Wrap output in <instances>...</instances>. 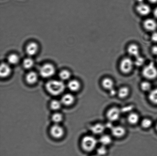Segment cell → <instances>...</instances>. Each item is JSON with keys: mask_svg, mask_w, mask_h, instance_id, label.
I'll return each mask as SVG.
<instances>
[{"mask_svg": "<svg viewBox=\"0 0 157 156\" xmlns=\"http://www.w3.org/2000/svg\"><path fill=\"white\" fill-rule=\"evenodd\" d=\"M61 102L58 100H53L51 103V107L53 110H56L59 109L61 107Z\"/></svg>", "mask_w": 157, "mask_h": 156, "instance_id": "obj_31", "label": "cell"}, {"mask_svg": "<svg viewBox=\"0 0 157 156\" xmlns=\"http://www.w3.org/2000/svg\"><path fill=\"white\" fill-rule=\"evenodd\" d=\"M156 62H157V59H156Z\"/></svg>", "mask_w": 157, "mask_h": 156, "instance_id": "obj_40", "label": "cell"}, {"mask_svg": "<svg viewBox=\"0 0 157 156\" xmlns=\"http://www.w3.org/2000/svg\"><path fill=\"white\" fill-rule=\"evenodd\" d=\"M107 153V150L105 146L101 145L97 150V155L99 156L105 155Z\"/></svg>", "mask_w": 157, "mask_h": 156, "instance_id": "obj_28", "label": "cell"}, {"mask_svg": "<svg viewBox=\"0 0 157 156\" xmlns=\"http://www.w3.org/2000/svg\"><path fill=\"white\" fill-rule=\"evenodd\" d=\"M156 130H157V124L156 126Z\"/></svg>", "mask_w": 157, "mask_h": 156, "instance_id": "obj_38", "label": "cell"}, {"mask_svg": "<svg viewBox=\"0 0 157 156\" xmlns=\"http://www.w3.org/2000/svg\"><path fill=\"white\" fill-rule=\"evenodd\" d=\"M55 72V67L50 63L44 64L41 67L40 70L41 75L45 78L51 77L54 74Z\"/></svg>", "mask_w": 157, "mask_h": 156, "instance_id": "obj_5", "label": "cell"}, {"mask_svg": "<svg viewBox=\"0 0 157 156\" xmlns=\"http://www.w3.org/2000/svg\"><path fill=\"white\" fill-rule=\"evenodd\" d=\"M152 53L153 54L157 56V45H154L151 48Z\"/></svg>", "mask_w": 157, "mask_h": 156, "instance_id": "obj_34", "label": "cell"}, {"mask_svg": "<svg viewBox=\"0 0 157 156\" xmlns=\"http://www.w3.org/2000/svg\"><path fill=\"white\" fill-rule=\"evenodd\" d=\"M127 52L130 56L136 57L140 56V48L136 44H132L128 47Z\"/></svg>", "mask_w": 157, "mask_h": 156, "instance_id": "obj_12", "label": "cell"}, {"mask_svg": "<svg viewBox=\"0 0 157 156\" xmlns=\"http://www.w3.org/2000/svg\"><path fill=\"white\" fill-rule=\"evenodd\" d=\"M153 14L154 16L157 19V7L154 10Z\"/></svg>", "mask_w": 157, "mask_h": 156, "instance_id": "obj_35", "label": "cell"}, {"mask_svg": "<svg viewBox=\"0 0 157 156\" xmlns=\"http://www.w3.org/2000/svg\"><path fill=\"white\" fill-rule=\"evenodd\" d=\"M134 65V61L131 59L129 57L124 58L120 63V70L124 74H129L133 70Z\"/></svg>", "mask_w": 157, "mask_h": 156, "instance_id": "obj_4", "label": "cell"}, {"mask_svg": "<svg viewBox=\"0 0 157 156\" xmlns=\"http://www.w3.org/2000/svg\"><path fill=\"white\" fill-rule=\"evenodd\" d=\"M98 156V155H94V156Z\"/></svg>", "mask_w": 157, "mask_h": 156, "instance_id": "obj_39", "label": "cell"}, {"mask_svg": "<svg viewBox=\"0 0 157 156\" xmlns=\"http://www.w3.org/2000/svg\"><path fill=\"white\" fill-rule=\"evenodd\" d=\"M151 41L154 42H157V32H153L151 36Z\"/></svg>", "mask_w": 157, "mask_h": 156, "instance_id": "obj_32", "label": "cell"}, {"mask_svg": "<svg viewBox=\"0 0 157 156\" xmlns=\"http://www.w3.org/2000/svg\"><path fill=\"white\" fill-rule=\"evenodd\" d=\"M11 70L10 67L8 64L2 63L0 68V75L2 78L7 77L10 74Z\"/></svg>", "mask_w": 157, "mask_h": 156, "instance_id": "obj_15", "label": "cell"}, {"mask_svg": "<svg viewBox=\"0 0 157 156\" xmlns=\"http://www.w3.org/2000/svg\"><path fill=\"white\" fill-rule=\"evenodd\" d=\"M111 131L112 135L117 138H121L124 136L126 133L125 128L120 126L112 127L111 128Z\"/></svg>", "mask_w": 157, "mask_h": 156, "instance_id": "obj_9", "label": "cell"}, {"mask_svg": "<svg viewBox=\"0 0 157 156\" xmlns=\"http://www.w3.org/2000/svg\"><path fill=\"white\" fill-rule=\"evenodd\" d=\"M109 91H110V94L111 96H114L117 94V91L114 88L110 90Z\"/></svg>", "mask_w": 157, "mask_h": 156, "instance_id": "obj_33", "label": "cell"}, {"mask_svg": "<svg viewBox=\"0 0 157 156\" xmlns=\"http://www.w3.org/2000/svg\"><path fill=\"white\" fill-rule=\"evenodd\" d=\"M148 97L151 102L155 104H157V88L151 90L150 92Z\"/></svg>", "mask_w": 157, "mask_h": 156, "instance_id": "obj_22", "label": "cell"}, {"mask_svg": "<svg viewBox=\"0 0 157 156\" xmlns=\"http://www.w3.org/2000/svg\"><path fill=\"white\" fill-rule=\"evenodd\" d=\"M59 77L62 80H67L70 78L71 73L70 71L67 70H63L59 73Z\"/></svg>", "mask_w": 157, "mask_h": 156, "instance_id": "obj_29", "label": "cell"}, {"mask_svg": "<svg viewBox=\"0 0 157 156\" xmlns=\"http://www.w3.org/2000/svg\"><path fill=\"white\" fill-rule=\"evenodd\" d=\"M138 2V4H141V3H144V0H136Z\"/></svg>", "mask_w": 157, "mask_h": 156, "instance_id": "obj_37", "label": "cell"}, {"mask_svg": "<svg viewBox=\"0 0 157 156\" xmlns=\"http://www.w3.org/2000/svg\"><path fill=\"white\" fill-rule=\"evenodd\" d=\"M105 129V126L101 123H97L92 126L91 131L94 134L99 135L102 134Z\"/></svg>", "mask_w": 157, "mask_h": 156, "instance_id": "obj_13", "label": "cell"}, {"mask_svg": "<svg viewBox=\"0 0 157 156\" xmlns=\"http://www.w3.org/2000/svg\"><path fill=\"white\" fill-rule=\"evenodd\" d=\"M19 60V58L16 54H11L8 57V61L9 63L12 65H15L17 63Z\"/></svg>", "mask_w": 157, "mask_h": 156, "instance_id": "obj_24", "label": "cell"}, {"mask_svg": "<svg viewBox=\"0 0 157 156\" xmlns=\"http://www.w3.org/2000/svg\"><path fill=\"white\" fill-rule=\"evenodd\" d=\"M80 86V83L78 81L72 80L70 81L68 84V87L69 89L73 91H76L79 90Z\"/></svg>", "mask_w": 157, "mask_h": 156, "instance_id": "obj_21", "label": "cell"}, {"mask_svg": "<svg viewBox=\"0 0 157 156\" xmlns=\"http://www.w3.org/2000/svg\"><path fill=\"white\" fill-rule=\"evenodd\" d=\"M75 98L72 94H67L63 96L61 102L66 105L72 104L74 102Z\"/></svg>", "mask_w": 157, "mask_h": 156, "instance_id": "obj_18", "label": "cell"}, {"mask_svg": "<svg viewBox=\"0 0 157 156\" xmlns=\"http://www.w3.org/2000/svg\"><path fill=\"white\" fill-rule=\"evenodd\" d=\"M145 60L144 57L140 56L135 57V60L134 61V65L137 67L142 66L144 64Z\"/></svg>", "mask_w": 157, "mask_h": 156, "instance_id": "obj_27", "label": "cell"}, {"mask_svg": "<svg viewBox=\"0 0 157 156\" xmlns=\"http://www.w3.org/2000/svg\"><path fill=\"white\" fill-rule=\"evenodd\" d=\"M144 27L147 31L154 32L157 28V22L153 18H147L144 21Z\"/></svg>", "mask_w": 157, "mask_h": 156, "instance_id": "obj_8", "label": "cell"}, {"mask_svg": "<svg viewBox=\"0 0 157 156\" xmlns=\"http://www.w3.org/2000/svg\"><path fill=\"white\" fill-rule=\"evenodd\" d=\"M52 119L55 123H59L63 120V116L60 113H55L52 116Z\"/></svg>", "mask_w": 157, "mask_h": 156, "instance_id": "obj_30", "label": "cell"}, {"mask_svg": "<svg viewBox=\"0 0 157 156\" xmlns=\"http://www.w3.org/2000/svg\"><path fill=\"white\" fill-rule=\"evenodd\" d=\"M130 93V90L128 87L123 86L118 89L117 91V95L120 98L124 99L129 96Z\"/></svg>", "mask_w": 157, "mask_h": 156, "instance_id": "obj_16", "label": "cell"}, {"mask_svg": "<svg viewBox=\"0 0 157 156\" xmlns=\"http://www.w3.org/2000/svg\"><path fill=\"white\" fill-rule=\"evenodd\" d=\"M127 120L130 124L136 125L139 122L140 116L137 113H130L128 116Z\"/></svg>", "mask_w": 157, "mask_h": 156, "instance_id": "obj_17", "label": "cell"}, {"mask_svg": "<svg viewBox=\"0 0 157 156\" xmlns=\"http://www.w3.org/2000/svg\"><path fill=\"white\" fill-rule=\"evenodd\" d=\"M38 49V44L34 42L30 43L26 47V51L30 56H34L37 53Z\"/></svg>", "mask_w": 157, "mask_h": 156, "instance_id": "obj_11", "label": "cell"}, {"mask_svg": "<svg viewBox=\"0 0 157 156\" xmlns=\"http://www.w3.org/2000/svg\"><path fill=\"white\" fill-rule=\"evenodd\" d=\"M50 132L53 137L59 138L63 135L64 131L62 127L56 124L53 125L51 128Z\"/></svg>", "mask_w": 157, "mask_h": 156, "instance_id": "obj_10", "label": "cell"}, {"mask_svg": "<svg viewBox=\"0 0 157 156\" xmlns=\"http://www.w3.org/2000/svg\"><path fill=\"white\" fill-rule=\"evenodd\" d=\"M46 88L51 94L54 96H57L63 92L65 89V85L61 81L51 80L46 84Z\"/></svg>", "mask_w": 157, "mask_h": 156, "instance_id": "obj_1", "label": "cell"}, {"mask_svg": "<svg viewBox=\"0 0 157 156\" xmlns=\"http://www.w3.org/2000/svg\"><path fill=\"white\" fill-rule=\"evenodd\" d=\"M34 65V62L31 58H27L23 62V66L25 68L29 69L32 68Z\"/></svg>", "mask_w": 157, "mask_h": 156, "instance_id": "obj_26", "label": "cell"}, {"mask_svg": "<svg viewBox=\"0 0 157 156\" xmlns=\"http://www.w3.org/2000/svg\"><path fill=\"white\" fill-rule=\"evenodd\" d=\"M26 80L29 84H33L36 82L38 79L37 74L35 72H30L26 76Z\"/></svg>", "mask_w": 157, "mask_h": 156, "instance_id": "obj_19", "label": "cell"}, {"mask_svg": "<svg viewBox=\"0 0 157 156\" xmlns=\"http://www.w3.org/2000/svg\"><path fill=\"white\" fill-rule=\"evenodd\" d=\"M112 141L111 137L107 134L101 136L99 139V142L101 145L105 146L110 144L112 143Z\"/></svg>", "mask_w": 157, "mask_h": 156, "instance_id": "obj_20", "label": "cell"}, {"mask_svg": "<svg viewBox=\"0 0 157 156\" xmlns=\"http://www.w3.org/2000/svg\"><path fill=\"white\" fill-rule=\"evenodd\" d=\"M153 122L151 119L144 118L143 119L141 122V126L144 129H148L151 126Z\"/></svg>", "mask_w": 157, "mask_h": 156, "instance_id": "obj_25", "label": "cell"}, {"mask_svg": "<svg viewBox=\"0 0 157 156\" xmlns=\"http://www.w3.org/2000/svg\"><path fill=\"white\" fill-rule=\"evenodd\" d=\"M121 114V111L119 108L117 107H113L108 111L106 116L110 121L115 122L119 119Z\"/></svg>", "mask_w": 157, "mask_h": 156, "instance_id": "obj_6", "label": "cell"}, {"mask_svg": "<svg viewBox=\"0 0 157 156\" xmlns=\"http://www.w3.org/2000/svg\"><path fill=\"white\" fill-rule=\"evenodd\" d=\"M140 88L143 91L150 92L151 90V85L147 81H144L141 83Z\"/></svg>", "mask_w": 157, "mask_h": 156, "instance_id": "obj_23", "label": "cell"}, {"mask_svg": "<svg viewBox=\"0 0 157 156\" xmlns=\"http://www.w3.org/2000/svg\"><path fill=\"white\" fill-rule=\"evenodd\" d=\"M136 10L141 16H146L150 14L151 12V9L148 5L143 3L138 4L136 7Z\"/></svg>", "mask_w": 157, "mask_h": 156, "instance_id": "obj_7", "label": "cell"}, {"mask_svg": "<svg viewBox=\"0 0 157 156\" xmlns=\"http://www.w3.org/2000/svg\"><path fill=\"white\" fill-rule=\"evenodd\" d=\"M101 84L105 89L109 90V91L114 88V82L112 79L109 78H105L103 79Z\"/></svg>", "mask_w": 157, "mask_h": 156, "instance_id": "obj_14", "label": "cell"}, {"mask_svg": "<svg viewBox=\"0 0 157 156\" xmlns=\"http://www.w3.org/2000/svg\"><path fill=\"white\" fill-rule=\"evenodd\" d=\"M98 141L94 137L91 136H87L83 137L81 142V146L84 151L90 152L96 148Z\"/></svg>", "mask_w": 157, "mask_h": 156, "instance_id": "obj_2", "label": "cell"}, {"mask_svg": "<svg viewBox=\"0 0 157 156\" xmlns=\"http://www.w3.org/2000/svg\"><path fill=\"white\" fill-rule=\"evenodd\" d=\"M148 1L151 4H156L157 3V0H148Z\"/></svg>", "mask_w": 157, "mask_h": 156, "instance_id": "obj_36", "label": "cell"}, {"mask_svg": "<svg viewBox=\"0 0 157 156\" xmlns=\"http://www.w3.org/2000/svg\"><path fill=\"white\" fill-rule=\"evenodd\" d=\"M142 74L144 77L149 80L156 78L157 77V68L153 62L150 63L143 68Z\"/></svg>", "mask_w": 157, "mask_h": 156, "instance_id": "obj_3", "label": "cell"}]
</instances>
